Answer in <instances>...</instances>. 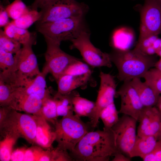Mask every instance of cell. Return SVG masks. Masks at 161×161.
Listing matches in <instances>:
<instances>
[{
  "label": "cell",
  "instance_id": "1",
  "mask_svg": "<svg viewBox=\"0 0 161 161\" xmlns=\"http://www.w3.org/2000/svg\"><path fill=\"white\" fill-rule=\"evenodd\" d=\"M117 152L113 131L103 129L88 132L69 154L74 161H108Z\"/></svg>",
  "mask_w": 161,
  "mask_h": 161
},
{
  "label": "cell",
  "instance_id": "2",
  "mask_svg": "<svg viewBox=\"0 0 161 161\" xmlns=\"http://www.w3.org/2000/svg\"><path fill=\"white\" fill-rule=\"evenodd\" d=\"M109 54L117 69V78L123 82L143 78L157 61L154 56L144 54L136 48L124 50L114 48Z\"/></svg>",
  "mask_w": 161,
  "mask_h": 161
},
{
  "label": "cell",
  "instance_id": "3",
  "mask_svg": "<svg viewBox=\"0 0 161 161\" xmlns=\"http://www.w3.org/2000/svg\"><path fill=\"white\" fill-rule=\"evenodd\" d=\"M57 147L72 151L77 143L91 128L89 123H85L76 114H69L57 120L54 125Z\"/></svg>",
  "mask_w": 161,
  "mask_h": 161
},
{
  "label": "cell",
  "instance_id": "4",
  "mask_svg": "<svg viewBox=\"0 0 161 161\" xmlns=\"http://www.w3.org/2000/svg\"><path fill=\"white\" fill-rule=\"evenodd\" d=\"M36 30L44 38L60 43L77 37L83 31L88 30L84 16L73 17L42 23H36Z\"/></svg>",
  "mask_w": 161,
  "mask_h": 161
},
{
  "label": "cell",
  "instance_id": "5",
  "mask_svg": "<svg viewBox=\"0 0 161 161\" xmlns=\"http://www.w3.org/2000/svg\"><path fill=\"white\" fill-rule=\"evenodd\" d=\"M41 17L36 23L54 21L73 17L85 16L89 7L76 0H46L40 6Z\"/></svg>",
  "mask_w": 161,
  "mask_h": 161
},
{
  "label": "cell",
  "instance_id": "6",
  "mask_svg": "<svg viewBox=\"0 0 161 161\" xmlns=\"http://www.w3.org/2000/svg\"><path fill=\"white\" fill-rule=\"evenodd\" d=\"M0 126L2 134L11 132L30 143H35L37 124L34 115L22 113L11 108Z\"/></svg>",
  "mask_w": 161,
  "mask_h": 161
},
{
  "label": "cell",
  "instance_id": "7",
  "mask_svg": "<svg viewBox=\"0 0 161 161\" xmlns=\"http://www.w3.org/2000/svg\"><path fill=\"white\" fill-rule=\"evenodd\" d=\"M71 41L70 49H78L83 60L91 67H112V63L109 53L102 52L93 45L90 41V34L88 30L83 31Z\"/></svg>",
  "mask_w": 161,
  "mask_h": 161
},
{
  "label": "cell",
  "instance_id": "8",
  "mask_svg": "<svg viewBox=\"0 0 161 161\" xmlns=\"http://www.w3.org/2000/svg\"><path fill=\"white\" fill-rule=\"evenodd\" d=\"M36 33H32L29 41L15 54L17 62V81L19 84L25 79L32 78L41 72L32 47L36 42Z\"/></svg>",
  "mask_w": 161,
  "mask_h": 161
},
{
  "label": "cell",
  "instance_id": "9",
  "mask_svg": "<svg viewBox=\"0 0 161 161\" xmlns=\"http://www.w3.org/2000/svg\"><path fill=\"white\" fill-rule=\"evenodd\" d=\"M44 38L47 47L44 54L45 64L42 71L47 74L50 73L56 80L67 67L78 58L62 50L60 43Z\"/></svg>",
  "mask_w": 161,
  "mask_h": 161
},
{
  "label": "cell",
  "instance_id": "10",
  "mask_svg": "<svg viewBox=\"0 0 161 161\" xmlns=\"http://www.w3.org/2000/svg\"><path fill=\"white\" fill-rule=\"evenodd\" d=\"M137 121L133 117L123 114L111 129L118 151L129 157L137 135Z\"/></svg>",
  "mask_w": 161,
  "mask_h": 161
},
{
  "label": "cell",
  "instance_id": "11",
  "mask_svg": "<svg viewBox=\"0 0 161 161\" xmlns=\"http://www.w3.org/2000/svg\"><path fill=\"white\" fill-rule=\"evenodd\" d=\"M139 6L141 20L139 38L161 34V8L155 1L144 0L143 5Z\"/></svg>",
  "mask_w": 161,
  "mask_h": 161
},
{
  "label": "cell",
  "instance_id": "12",
  "mask_svg": "<svg viewBox=\"0 0 161 161\" xmlns=\"http://www.w3.org/2000/svg\"><path fill=\"white\" fill-rule=\"evenodd\" d=\"M100 83L95 103L93 117L89 123L92 127H97L99 122V114L104 108L114 102L117 84L114 77L102 71L99 74Z\"/></svg>",
  "mask_w": 161,
  "mask_h": 161
},
{
  "label": "cell",
  "instance_id": "13",
  "mask_svg": "<svg viewBox=\"0 0 161 161\" xmlns=\"http://www.w3.org/2000/svg\"><path fill=\"white\" fill-rule=\"evenodd\" d=\"M130 81L123 82L116 91L115 97L120 96L121 99L119 112L131 116L138 121L144 106Z\"/></svg>",
  "mask_w": 161,
  "mask_h": 161
},
{
  "label": "cell",
  "instance_id": "14",
  "mask_svg": "<svg viewBox=\"0 0 161 161\" xmlns=\"http://www.w3.org/2000/svg\"><path fill=\"white\" fill-rule=\"evenodd\" d=\"M43 103V100L38 96L22 93L16 88L7 106L18 111L42 116L41 108Z\"/></svg>",
  "mask_w": 161,
  "mask_h": 161
},
{
  "label": "cell",
  "instance_id": "15",
  "mask_svg": "<svg viewBox=\"0 0 161 161\" xmlns=\"http://www.w3.org/2000/svg\"><path fill=\"white\" fill-rule=\"evenodd\" d=\"M47 74L42 71L34 78L25 79L17 90L25 94L37 95L44 100L51 97L47 86L45 78Z\"/></svg>",
  "mask_w": 161,
  "mask_h": 161
},
{
  "label": "cell",
  "instance_id": "16",
  "mask_svg": "<svg viewBox=\"0 0 161 161\" xmlns=\"http://www.w3.org/2000/svg\"><path fill=\"white\" fill-rule=\"evenodd\" d=\"M34 115L37 124L35 143L47 150L52 148V144L56 139L55 129H52L42 116Z\"/></svg>",
  "mask_w": 161,
  "mask_h": 161
},
{
  "label": "cell",
  "instance_id": "17",
  "mask_svg": "<svg viewBox=\"0 0 161 161\" xmlns=\"http://www.w3.org/2000/svg\"><path fill=\"white\" fill-rule=\"evenodd\" d=\"M92 78L86 76L62 74L56 80L58 85L57 92L62 95H66L78 88L85 89L91 83L94 84L92 82L93 80Z\"/></svg>",
  "mask_w": 161,
  "mask_h": 161
},
{
  "label": "cell",
  "instance_id": "18",
  "mask_svg": "<svg viewBox=\"0 0 161 161\" xmlns=\"http://www.w3.org/2000/svg\"><path fill=\"white\" fill-rule=\"evenodd\" d=\"M131 86L136 91L144 107L156 106L160 95L157 93L145 82L141 78H136L130 81Z\"/></svg>",
  "mask_w": 161,
  "mask_h": 161
},
{
  "label": "cell",
  "instance_id": "19",
  "mask_svg": "<svg viewBox=\"0 0 161 161\" xmlns=\"http://www.w3.org/2000/svg\"><path fill=\"white\" fill-rule=\"evenodd\" d=\"M157 141L156 135L139 136L137 135L130 157H139L143 159L152 151Z\"/></svg>",
  "mask_w": 161,
  "mask_h": 161
},
{
  "label": "cell",
  "instance_id": "20",
  "mask_svg": "<svg viewBox=\"0 0 161 161\" xmlns=\"http://www.w3.org/2000/svg\"><path fill=\"white\" fill-rule=\"evenodd\" d=\"M79 95V93L75 90L66 95H62L57 92L55 93L53 98L56 104L58 117L73 114V100L75 96Z\"/></svg>",
  "mask_w": 161,
  "mask_h": 161
},
{
  "label": "cell",
  "instance_id": "21",
  "mask_svg": "<svg viewBox=\"0 0 161 161\" xmlns=\"http://www.w3.org/2000/svg\"><path fill=\"white\" fill-rule=\"evenodd\" d=\"M73 102L75 114L80 117H87L92 119L95 109V102L81 97L80 95L74 97Z\"/></svg>",
  "mask_w": 161,
  "mask_h": 161
},
{
  "label": "cell",
  "instance_id": "22",
  "mask_svg": "<svg viewBox=\"0 0 161 161\" xmlns=\"http://www.w3.org/2000/svg\"><path fill=\"white\" fill-rule=\"evenodd\" d=\"M0 68L1 77L7 78L15 75L17 67L15 55L0 49Z\"/></svg>",
  "mask_w": 161,
  "mask_h": 161
},
{
  "label": "cell",
  "instance_id": "23",
  "mask_svg": "<svg viewBox=\"0 0 161 161\" xmlns=\"http://www.w3.org/2000/svg\"><path fill=\"white\" fill-rule=\"evenodd\" d=\"M3 135L4 138L0 142V160L10 161L13 147L20 137L11 132L6 133Z\"/></svg>",
  "mask_w": 161,
  "mask_h": 161
},
{
  "label": "cell",
  "instance_id": "24",
  "mask_svg": "<svg viewBox=\"0 0 161 161\" xmlns=\"http://www.w3.org/2000/svg\"><path fill=\"white\" fill-rule=\"evenodd\" d=\"M118 111L115 104L113 103L102 110L99 114V118L102 121L103 125V129L111 130L112 127L119 120Z\"/></svg>",
  "mask_w": 161,
  "mask_h": 161
},
{
  "label": "cell",
  "instance_id": "25",
  "mask_svg": "<svg viewBox=\"0 0 161 161\" xmlns=\"http://www.w3.org/2000/svg\"><path fill=\"white\" fill-rule=\"evenodd\" d=\"M4 31L8 36L22 45L29 41L32 33L27 29L17 27L12 21L5 27Z\"/></svg>",
  "mask_w": 161,
  "mask_h": 161
},
{
  "label": "cell",
  "instance_id": "26",
  "mask_svg": "<svg viewBox=\"0 0 161 161\" xmlns=\"http://www.w3.org/2000/svg\"><path fill=\"white\" fill-rule=\"evenodd\" d=\"M91 68L85 62L78 58L67 67L63 74L92 77V71Z\"/></svg>",
  "mask_w": 161,
  "mask_h": 161
},
{
  "label": "cell",
  "instance_id": "27",
  "mask_svg": "<svg viewBox=\"0 0 161 161\" xmlns=\"http://www.w3.org/2000/svg\"><path fill=\"white\" fill-rule=\"evenodd\" d=\"M41 16L40 12L30 8L27 12L12 22L17 27L27 29L38 21Z\"/></svg>",
  "mask_w": 161,
  "mask_h": 161
},
{
  "label": "cell",
  "instance_id": "28",
  "mask_svg": "<svg viewBox=\"0 0 161 161\" xmlns=\"http://www.w3.org/2000/svg\"><path fill=\"white\" fill-rule=\"evenodd\" d=\"M41 114L42 116L47 121L54 125L58 116L56 104L53 97L51 96L43 101Z\"/></svg>",
  "mask_w": 161,
  "mask_h": 161
},
{
  "label": "cell",
  "instance_id": "29",
  "mask_svg": "<svg viewBox=\"0 0 161 161\" xmlns=\"http://www.w3.org/2000/svg\"><path fill=\"white\" fill-rule=\"evenodd\" d=\"M156 106L144 107L140 116L139 124L137 128V135L143 136L148 128Z\"/></svg>",
  "mask_w": 161,
  "mask_h": 161
},
{
  "label": "cell",
  "instance_id": "30",
  "mask_svg": "<svg viewBox=\"0 0 161 161\" xmlns=\"http://www.w3.org/2000/svg\"><path fill=\"white\" fill-rule=\"evenodd\" d=\"M149 85L159 95L161 94V71L154 67L150 69L143 78Z\"/></svg>",
  "mask_w": 161,
  "mask_h": 161
},
{
  "label": "cell",
  "instance_id": "31",
  "mask_svg": "<svg viewBox=\"0 0 161 161\" xmlns=\"http://www.w3.org/2000/svg\"><path fill=\"white\" fill-rule=\"evenodd\" d=\"M21 45L8 36L4 31L0 30V49L12 54L17 53L21 49Z\"/></svg>",
  "mask_w": 161,
  "mask_h": 161
},
{
  "label": "cell",
  "instance_id": "32",
  "mask_svg": "<svg viewBox=\"0 0 161 161\" xmlns=\"http://www.w3.org/2000/svg\"><path fill=\"white\" fill-rule=\"evenodd\" d=\"M9 17L16 20L28 11V8L22 0H15L6 7Z\"/></svg>",
  "mask_w": 161,
  "mask_h": 161
},
{
  "label": "cell",
  "instance_id": "33",
  "mask_svg": "<svg viewBox=\"0 0 161 161\" xmlns=\"http://www.w3.org/2000/svg\"><path fill=\"white\" fill-rule=\"evenodd\" d=\"M16 87L0 80L1 106H7L11 100Z\"/></svg>",
  "mask_w": 161,
  "mask_h": 161
},
{
  "label": "cell",
  "instance_id": "34",
  "mask_svg": "<svg viewBox=\"0 0 161 161\" xmlns=\"http://www.w3.org/2000/svg\"><path fill=\"white\" fill-rule=\"evenodd\" d=\"M117 35L120 37L117 38V40H114V48L121 50H127L129 48L132 44L133 35L126 29H121L119 31Z\"/></svg>",
  "mask_w": 161,
  "mask_h": 161
},
{
  "label": "cell",
  "instance_id": "35",
  "mask_svg": "<svg viewBox=\"0 0 161 161\" xmlns=\"http://www.w3.org/2000/svg\"><path fill=\"white\" fill-rule=\"evenodd\" d=\"M158 38L157 35H153L139 38L135 48L144 54L153 55L156 54V51L153 44Z\"/></svg>",
  "mask_w": 161,
  "mask_h": 161
},
{
  "label": "cell",
  "instance_id": "36",
  "mask_svg": "<svg viewBox=\"0 0 161 161\" xmlns=\"http://www.w3.org/2000/svg\"><path fill=\"white\" fill-rule=\"evenodd\" d=\"M161 127V113L156 107L149 125L143 136L156 135Z\"/></svg>",
  "mask_w": 161,
  "mask_h": 161
},
{
  "label": "cell",
  "instance_id": "37",
  "mask_svg": "<svg viewBox=\"0 0 161 161\" xmlns=\"http://www.w3.org/2000/svg\"><path fill=\"white\" fill-rule=\"evenodd\" d=\"M43 150L37 147L26 148L24 161H39Z\"/></svg>",
  "mask_w": 161,
  "mask_h": 161
},
{
  "label": "cell",
  "instance_id": "38",
  "mask_svg": "<svg viewBox=\"0 0 161 161\" xmlns=\"http://www.w3.org/2000/svg\"><path fill=\"white\" fill-rule=\"evenodd\" d=\"M142 159L144 161H161V140H157L152 151Z\"/></svg>",
  "mask_w": 161,
  "mask_h": 161
},
{
  "label": "cell",
  "instance_id": "39",
  "mask_svg": "<svg viewBox=\"0 0 161 161\" xmlns=\"http://www.w3.org/2000/svg\"><path fill=\"white\" fill-rule=\"evenodd\" d=\"M26 148L25 147L19 148L13 151L10 161H24Z\"/></svg>",
  "mask_w": 161,
  "mask_h": 161
},
{
  "label": "cell",
  "instance_id": "40",
  "mask_svg": "<svg viewBox=\"0 0 161 161\" xmlns=\"http://www.w3.org/2000/svg\"><path fill=\"white\" fill-rule=\"evenodd\" d=\"M9 16L5 7L2 4L0 5V26L4 27L9 23Z\"/></svg>",
  "mask_w": 161,
  "mask_h": 161
},
{
  "label": "cell",
  "instance_id": "41",
  "mask_svg": "<svg viewBox=\"0 0 161 161\" xmlns=\"http://www.w3.org/2000/svg\"><path fill=\"white\" fill-rule=\"evenodd\" d=\"M113 156L114 157L112 160V161H130L131 160L130 157L120 152L116 153Z\"/></svg>",
  "mask_w": 161,
  "mask_h": 161
},
{
  "label": "cell",
  "instance_id": "42",
  "mask_svg": "<svg viewBox=\"0 0 161 161\" xmlns=\"http://www.w3.org/2000/svg\"><path fill=\"white\" fill-rule=\"evenodd\" d=\"M46 0H35L34 2L30 6V8L33 10H38L41 4Z\"/></svg>",
  "mask_w": 161,
  "mask_h": 161
},
{
  "label": "cell",
  "instance_id": "43",
  "mask_svg": "<svg viewBox=\"0 0 161 161\" xmlns=\"http://www.w3.org/2000/svg\"><path fill=\"white\" fill-rule=\"evenodd\" d=\"M154 67L161 71V57L158 60L155 64Z\"/></svg>",
  "mask_w": 161,
  "mask_h": 161
},
{
  "label": "cell",
  "instance_id": "44",
  "mask_svg": "<svg viewBox=\"0 0 161 161\" xmlns=\"http://www.w3.org/2000/svg\"><path fill=\"white\" fill-rule=\"evenodd\" d=\"M156 106L159 111L161 113V96H160Z\"/></svg>",
  "mask_w": 161,
  "mask_h": 161
},
{
  "label": "cell",
  "instance_id": "45",
  "mask_svg": "<svg viewBox=\"0 0 161 161\" xmlns=\"http://www.w3.org/2000/svg\"><path fill=\"white\" fill-rule=\"evenodd\" d=\"M157 140H161V127L160 130L156 135Z\"/></svg>",
  "mask_w": 161,
  "mask_h": 161
},
{
  "label": "cell",
  "instance_id": "46",
  "mask_svg": "<svg viewBox=\"0 0 161 161\" xmlns=\"http://www.w3.org/2000/svg\"><path fill=\"white\" fill-rule=\"evenodd\" d=\"M156 54L160 57H161V48H160L158 49L156 51Z\"/></svg>",
  "mask_w": 161,
  "mask_h": 161
},
{
  "label": "cell",
  "instance_id": "47",
  "mask_svg": "<svg viewBox=\"0 0 161 161\" xmlns=\"http://www.w3.org/2000/svg\"><path fill=\"white\" fill-rule=\"evenodd\" d=\"M3 4L7 5L10 4L8 0H3Z\"/></svg>",
  "mask_w": 161,
  "mask_h": 161
},
{
  "label": "cell",
  "instance_id": "48",
  "mask_svg": "<svg viewBox=\"0 0 161 161\" xmlns=\"http://www.w3.org/2000/svg\"><path fill=\"white\" fill-rule=\"evenodd\" d=\"M161 8V0H155Z\"/></svg>",
  "mask_w": 161,
  "mask_h": 161
}]
</instances>
